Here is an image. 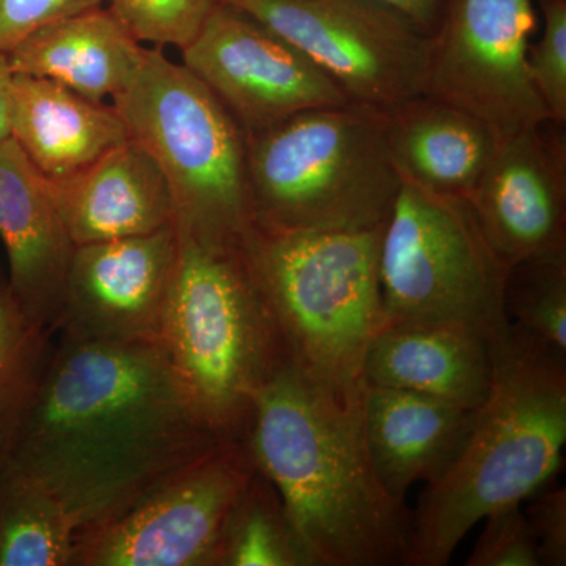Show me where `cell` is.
<instances>
[{
	"mask_svg": "<svg viewBox=\"0 0 566 566\" xmlns=\"http://www.w3.org/2000/svg\"><path fill=\"white\" fill-rule=\"evenodd\" d=\"M534 0H442L423 95L471 112L499 140L549 120L528 74Z\"/></svg>",
	"mask_w": 566,
	"mask_h": 566,
	"instance_id": "8fae6325",
	"label": "cell"
},
{
	"mask_svg": "<svg viewBox=\"0 0 566 566\" xmlns=\"http://www.w3.org/2000/svg\"><path fill=\"white\" fill-rule=\"evenodd\" d=\"M0 241L14 300L33 322L57 333L76 245L46 178L11 137L0 144Z\"/></svg>",
	"mask_w": 566,
	"mask_h": 566,
	"instance_id": "9a60e30c",
	"label": "cell"
},
{
	"mask_svg": "<svg viewBox=\"0 0 566 566\" xmlns=\"http://www.w3.org/2000/svg\"><path fill=\"white\" fill-rule=\"evenodd\" d=\"M13 81L14 73L10 69L9 57L0 54V144L10 137Z\"/></svg>",
	"mask_w": 566,
	"mask_h": 566,
	"instance_id": "1f68e13d",
	"label": "cell"
},
{
	"mask_svg": "<svg viewBox=\"0 0 566 566\" xmlns=\"http://www.w3.org/2000/svg\"><path fill=\"white\" fill-rule=\"evenodd\" d=\"M256 468L222 439L117 512L82 527L71 566H216L227 521Z\"/></svg>",
	"mask_w": 566,
	"mask_h": 566,
	"instance_id": "9c48e42d",
	"label": "cell"
},
{
	"mask_svg": "<svg viewBox=\"0 0 566 566\" xmlns=\"http://www.w3.org/2000/svg\"><path fill=\"white\" fill-rule=\"evenodd\" d=\"M177 227L158 344L210 433L244 441L256 394L290 363L277 319L240 240Z\"/></svg>",
	"mask_w": 566,
	"mask_h": 566,
	"instance_id": "277c9868",
	"label": "cell"
},
{
	"mask_svg": "<svg viewBox=\"0 0 566 566\" xmlns=\"http://www.w3.org/2000/svg\"><path fill=\"white\" fill-rule=\"evenodd\" d=\"M382 112L387 148L401 180L442 196H471L499 145L490 125L430 95Z\"/></svg>",
	"mask_w": 566,
	"mask_h": 566,
	"instance_id": "d6986e66",
	"label": "cell"
},
{
	"mask_svg": "<svg viewBox=\"0 0 566 566\" xmlns=\"http://www.w3.org/2000/svg\"><path fill=\"white\" fill-rule=\"evenodd\" d=\"M223 0H103L134 39L151 48L182 51Z\"/></svg>",
	"mask_w": 566,
	"mask_h": 566,
	"instance_id": "484cf974",
	"label": "cell"
},
{
	"mask_svg": "<svg viewBox=\"0 0 566 566\" xmlns=\"http://www.w3.org/2000/svg\"><path fill=\"white\" fill-rule=\"evenodd\" d=\"M468 200L506 266L566 251L565 126L546 120L499 140Z\"/></svg>",
	"mask_w": 566,
	"mask_h": 566,
	"instance_id": "5bb4252c",
	"label": "cell"
},
{
	"mask_svg": "<svg viewBox=\"0 0 566 566\" xmlns=\"http://www.w3.org/2000/svg\"><path fill=\"white\" fill-rule=\"evenodd\" d=\"M509 273L468 199L401 180L379 238L382 323L460 324L497 354L512 331L504 307Z\"/></svg>",
	"mask_w": 566,
	"mask_h": 566,
	"instance_id": "ba28073f",
	"label": "cell"
},
{
	"mask_svg": "<svg viewBox=\"0 0 566 566\" xmlns=\"http://www.w3.org/2000/svg\"><path fill=\"white\" fill-rule=\"evenodd\" d=\"M543 17L538 43L528 46L527 65L549 120L566 125V0H536Z\"/></svg>",
	"mask_w": 566,
	"mask_h": 566,
	"instance_id": "4316f807",
	"label": "cell"
},
{
	"mask_svg": "<svg viewBox=\"0 0 566 566\" xmlns=\"http://www.w3.org/2000/svg\"><path fill=\"white\" fill-rule=\"evenodd\" d=\"M81 523L54 491L0 461V566H71Z\"/></svg>",
	"mask_w": 566,
	"mask_h": 566,
	"instance_id": "7402d4cb",
	"label": "cell"
},
{
	"mask_svg": "<svg viewBox=\"0 0 566 566\" xmlns=\"http://www.w3.org/2000/svg\"><path fill=\"white\" fill-rule=\"evenodd\" d=\"M10 137L46 178L77 172L129 140L111 103L24 74H14Z\"/></svg>",
	"mask_w": 566,
	"mask_h": 566,
	"instance_id": "44dd1931",
	"label": "cell"
},
{
	"mask_svg": "<svg viewBox=\"0 0 566 566\" xmlns=\"http://www.w3.org/2000/svg\"><path fill=\"white\" fill-rule=\"evenodd\" d=\"M485 527L465 566H542L538 545L521 505L483 517Z\"/></svg>",
	"mask_w": 566,
	"mask_h": 566,
	"instance_id": "83f0119b",
	"label": "cell"
},
{
	"mask_svg": "<svg viewBox=\"0 0 566 566\" xmlns=\"http://www.w3.org/2000/svg\"><path fill=\"white\" fill-rule=\"evenodd\" d=\"M476 411L409 390L365 387V441L387 493L406 504L409 488L441 479L464 449Z\"/></svg>",
	"mask_w": 566,
	"mask_h": 566,
	"instance_id": "ac0fdd59",
	"label": "cell"
},
{
	"mask_svg": "<svg viewBox=\"0 0 566 566\" xmlns=\"http://www.w3.org/2000/svg\"><path fill=\"white\" fill-rule=\"evenodd\" d=\"M289 41L353 103L423 95L428 36L374 0H223Z\"/></svg>",
	"mask_w": 566,
	"mask_h": 566,
	"instance_id": "30bf717a",
	"label": "cell"
},
{
	"mask_svg": "<svg viewBox=\"0 0 566 566\" xmlns=\"http://www.w3.org/2000/svg\"><path fill=\"white\" fill-rule=\"evenodd\" d=\"M374 2L397 11L427 36H430L438 25L442 7V0H374Z\"/></svg>",
	"mask_w": 566,
	"mask_h": 566,
	"instance_id": "4dcf8cb0",
	"label": "cell"
},
{
	"mask_svg": "<svg viewBox=\"0 0 566 566\" xmlns=\"http://www.w3.org/2000/svg\"><path fill=\"white\" fill-rule=\"evenodd\" d=\"M46 181L74 245L139 237L175 221L166 178L132 139L77 172Z\"/></svg>",
	"mask_w": 566,
	"mask_h": 566,
	"instance_id": "e0dca14e",
	"label": "cell"
},
{
	"mask_svg": "<svg viewBox=\"0 0 566 566\" xmlns=\"http://www.w3.org/2000/svg\"><path fill=\"white\" fill-rule=\"evenodd\" d=\"M181 59L245 136L300 112L353 103L289 41L227 2L216 7Z\"/></svg>",
	"mask_w": 566,
	"mask_h": 566,
	"instance_id": "7c38bea8",
	"label": "cell"
},
{
	"mask_svg": "<svg viewBox=\"0 0 566 566\" xmlns=\"http://www.w3.org/2000/svg\"><path fill=\"white\" fill-rule=\"evenodd\" d=\"M51 333L33 322L0 277V461L10 457L52 349Z\"/></svg>",
	"mask_w": 566,
	"mask_h": 566,
	"instance_id": "603a6c76",
	"label": "cell"
},
{
	"mask_svg": "<svg viewBox=\"0 0 566 566\" xmlns=\"http://www.w3.org/2000/svg\"><path fill=\"white\" fill-rule=\"evenodd\" d=\"M494 360L493 345L460 324L382 323L365 354L364 379L479 409L493 387Z\"/></svg>",
	"mask_w": 566,
	"mask_h": 566,
	"instance_id": "2e32d148",
	"label": "cell"
},
{
	"mask_svg": "<svg viewBox=\"0 0 566 566\" xmlns=\"http://www.w3.org/2000/svg\"><path fill=\"white\" fill-rule=\"evenodd\" d=\"M504 307L513 331L566 359V251L510 268Z\"/></svg>",
	"mask_w": 566,
	"mask_h": 566,
	"instance_id": "d4e9b609",
	"label": "cell"
},
{
	"mask_svg": "<svg viewBox=\"0 0 566 566\" xmlns=\"http://www.w3.org/2000/svg\"><path fill=\"white\" fill-rule=\"evenodd\" d=\"M177 245L175 221L139 237L76 245L57 333L117 344L158 342Z\"/></svg>",
	"mask_w": 566,
	"mask_h": 566,
	"instance_id": "4fadbf2b",
	"label": "cell"
},
{
	"mask_svg": "<svg viewBox=\"0 0 566 566\" xmlns=\"http://www.w3.org/2000/svg\"><path fill=\"white\" fill-rule=\"evenodd\" d=\"M253 226L363 232L386 221L401 188L385 112L367 104L300 112L245 136Z\"/></svg>",
	"mask_w": 566,
	"mask_h": 566,
	"instance_id": "8992f818",
	"label": "cell"
},
{
	"mask_svg": "<svg viewBox=\"0 0 566 566\" xmlns=\"http://www.w3.org/2000/svg\"><path fill=\"white\" fill-rule=\"evenodd\" d=\"M526 515L545 566L566 565V490L539 488L532 494Z\"/></svg>",
	"mask_w": 566,
	"mask_h": 566,
	"instance_id": "f546056e",
	"label": "cell"
},
{
	"mask_svg": "<svg viewBox=\"0 0 566 566\" xmlns=\"http://www.w3.org/2000/svg\"><path fill=\"white\" fill-rule=\"evenodd\" d=\"M111 104L166 178L175 223L243 238L253 226L245 134L214 93L161 48L147 46L132 84Z\"/></svg>",
	"mask_w": 566,
	"mask_h": 566,
	"instance_id": "52a82bcc",
	"label": "cell"
},
{
	"mask_svg": "<svg viewBox=\"0 0 566 566\" xmlns=\"http://www.w3.org/2000/svg\"><path fill=\"white\" fill-rule=\"evenodd\" d=\"M145 48L98 6L33 32L7 57L14 74L43 77L93 102L112 103L132 84Z\"/></svg>",
	"mask_w": 566,
	"mask_h": 566,
	"instance_id": "ffe728a7",
	"label": "cell"
},
{
	"mask_svg": "<svg viewBox=\"0 0 566 566\" xmlns=\"http://www.w3.org/2000/svg\"><path fill=\"white\" fill-rule=\"evenodd\" d=\"M10 460L54 491L81 528L218 444L158 342L57 333Z\"/></svg>",
	"mask_w": 566,
	"mask_h": 566,
	"instance_id": "6da1fadb",
	"label": "cell"
},
{
	"mask_svg": "<svg viewBox=\"0 0 566 566\" xmlns=\"http://www.w3.org/2000/svg\"><path fill=\"white\" fill-rule=\"evenodd\" d=\"M103 0H0V54H7L33 32Z\"/></svg>",
	"mask_w": 566,
	"mask_h": 566,
	"instance_id": "f1b7e54d",
	"label": "cell"
},
{
	"mask_svg": "<svg viewBox=\"0 0 566 566\" xmlns=\"http://www.w3.org/2000/svg\"><path fill=\"white\" fill-rule=\"evenodd\" d=\"M244 441L312 566H408L415 516L376 475L364 401L342 403L289 363L256 394Z\"/></svg>",
	"mask_w": 566,
	"mask_h": 566,
	"instance_id": "7a4b0ae2",
	"label": "cell"
},
{
	"mask_svg": "<svg viewBox=\"0 0 566 566\" xmlns=\"http://www.w3.org/2000/svg\"><path fill=\"white\" fill-rule=\"evenodd\" d=\"M381 227L318 233L252 226L241 240L290 363L345 405L364 401L365 354L382 323Z\"/></svg>",
	"mask_w": 566,
	"mask_h": 566,
	"instance_id": "5b68a950",
	"label": "cell"
},
{
	"mask_svg": "<svg viewBox=\"0 0 566 566\" xmlns=\"http://www.w3.org/2000/svg\"><path fill=\"white\" fill-rule=\"evenodd\" d=\"M216 566H312L281 495L259 469L227 521Z\"/></svg>",
	"mask_w": 566,
	"mask_h": 566,
	"instance_id": "cb8c5ba5",
	"label": "cell"
},
{
	"mask_svg": "<svg viewBox=\"0 0 566 566\" xmlns=\"http://www.w3.org/2000/svg\"><path fill=\"white\" fill-rule=\"evenodd\" d=\"M566 442V359L510 331L490 397L452 468L412 512L408 566H446L468 532L557 474Z\"/></svg>",
	"mask_w": 566,
	"mask_h": 566,
	"instance_id": "3957f363",
	"label": "cell"
}]
</instances>
